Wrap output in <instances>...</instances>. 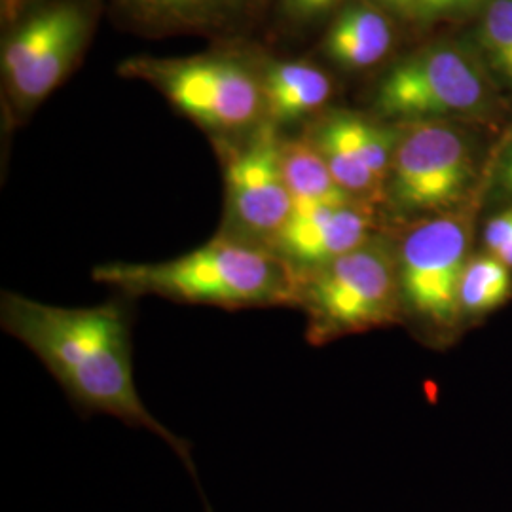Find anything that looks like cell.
I'll list each match as a JSON object with an SVG mask.
<instances>
[{
  "label": "cell",
  "mask_w": 512,
  "mask_h": 512,
  "mask_svg": "<svg viewBox=\"0 0 512 512\" xmlns=\"http://www.w3.org/2000/svg\"><path fill=\"white\" fill-rule=\"evenodd\" d=\"M486 0H414V18L421 21L456 18L482 8Z\"/></svg>",
  "instance_id": "18"
},
{
  "label": "cell",
  "mask_w": 512,
  "mask_h": 512,
  "mask_svg": "<svg viewBox=\"0 0 512 512\" xmlns=\"http://www.w3.org/2000/svg\"><path fill=\"white\" fill-rule=\"evenodd\" d=\"M473 205L412 224L395 247L403 325L431 348H448L465 332L459 283L471 258Z\"/></svg>",
  "instance_id": "4"
},
{
  "label": "cell",
  "mask_w": 512,
  "mask_h": 512,
  "mask_svg": "<svg viewBox=\"0 0 512 512\" xmlns=\"http://www.w3.org/2000/svg\"><path fill=\"white\" fill-rule=\"evenodd\" d=\"M120 73L152 84L184 116L219 135L256 129L268 120L262 74L236 55L135 57L120 65Z\"/></svg>",
  "instance_id": "7"
},
{
  "label": "cell",
  "mask_w": 512,
  "mask_h": 512,
  "mask_svg": "<svg viewBox=\"0 0 512 512\" xmlns=\"http://www.w3.org/2000/svg\"><path fill=\"white\" fill-rule=\"evenodd\" d=\"M283 173L293 203H344L353 198L334 181L310 139L283 143ZM359 202V200H357Z\"/></svg>",
  "instance_id": "16"
},
{
  "label": "cell",
  "mask_w": 512,
  "mask_h": 512,
  "mask_svg": "<svg viewBox=\"0 0 512 512\" xmlns=\"http://www.w3.org/2000/svg\"><path fill=\"white\" fill-rule=\"evenodd\" d=\"M401 128L385 202L408 217H433L469 205L478 179L475 137L459 122Z\"/></svg>",
  "instance_id": "8"
},
{
  "label": "cell",
  "mask_w": 512,
  "mask_h": 512,
  "mask_svg": "<svg viewBox=\"0 0 512 512\" xmlns=\"http://www.w3.org/2000/svg\"><path fill=\"white\" fill-rule=\"evenodd\" d=\"M512 298V270L490 253L469 258L459 283L463 329L480 325Z\"/></svg>",
  "instance_id": "15"
},
{
  "label": "cell",
  "mask_w": 512,
  "mask_h": 512,
  "mask_svg": "<svg viewBox=\"0 0 512 512\" xmlns=\"http://www.w3.org/2000/svg\"><path fill=\"white\" fill-rule=\"evenodd\" d=\"M378 2L401 16L414 18V0H378Z\"/></svg>",
  "instance_id": "23"
},
{
  "label": "cell",
  "mask_w": 512,
  "mask_h": 512,
  "mask_svg": "<svg viewBox=\"0 0 512 512\" xmlns=\"http://www.w3.org/2000/svg\"><path fill=\"white\" fill-rule=\"evenodd\" d=\"M340 2L342 0H285V8L298 21V19L317 18L329 12L330 8H334Z\"/></svg>",
  "instance_id": "21"
},
{
  "label": "cell",
  "mask_w": 512,
  "mask_h": 512,
  "mask_svg": "<svg viewBox=\"0 0 512 512\" xmlns=\"http://www.w3.org/2000/svg\"><path fill=\"white\" fill-rule=\"evenodd\" d=\"M482 57L458 42H437L395 63L374 93V109L397 126L490 122L501 101Z\"/></svg>",
  "instance_id": "5"
},
{
  "label": "cell",
  "mask_w": 512,
  "mask_h": 512,
  "mask_svg": "<svg viewBox=\"0 0 512 512\" xmlns=\"http://www.w3.org/2000/svg\"><path fill=\"white\" fill-rule=\"evenodd\" d=\"M512 239V205L499 211L492 219L486 222L484 232H482V243L484 249L495 255L499 253Z\"/></svg>",
  "instance_id": "20"
},
{
  "label": "cell",
  "mask_w": 512,
  "mask_h": 512,
  "mask_svg": "<svg viewBox=\"0 0 512 512\" xmlns=\"http://www.w3.org/2000/svg\"><path fill=\"white\" fill-rule=\"evenodd\" d=\"M476 42L495 82L512 93V0H486Z\"/></svg>",
  "instance_id": "17"
},
{
  "label": "cell",
  "mask_w": 512,
  "mask_h": 512,
  "mask_svg": "<svg viewBox=\"0 0 512 512\" xmlns=\"http://www.w3.org/2000/svg\"><path fill=\"white\" fill-rule=\"evenodd\" d=\"M495 258H499L507 268H511L512 270V239L499 251V253H495Z\"/></svg>",
  "instance_id": "24"
},
{
  "label": "cell",
  "mask_w": 512,
  "mask_h": 512,
  "mask_svg": "<svg viewBox=\"0 0 512 512\" xmlns=\"http://www.w3.org/2000/svg\"><path fill=\"white\" fill-rule=\"evenodd\" d=\"M101 0H44L8 27L2 82L12 116L23 120L73 73L99 21Z\"/></svg>",
  "instance_id": "6"
},
{
  "label": "cell",
  "mask_w": 512,
  "mask_h": 512,
  "mask_svg": "<svg viewBox=\"0 0 512 512\" xmlns=\"http://www.w3.org/2000/svg\"><path fill=\"white\" fill-rule=\"evenodd\" d=\"M296 308L306 315V340L315 348L403 325L395 247L370 238L346 255L298 274Z\"/></svg>",
  "instance_id": "3"
},
{
  "label": "cell",
  "mask_w": 512,
  "mask_h": 512,
  "mask_svg": "<svg viewBox=\"0 0 512 512\" xmlns=\"http://www.w3.org/2000/svg\"><path fill=\"white\" fill-rule=\"evenodd\" d=\"M283 141L264 120L226 167L228 222L241 241L272 251L291 217L293 198L283 173Z\"/></svg>",
  "instance_id": "9"
},
{
  "label": "cell",
  "mask_w": 512,
  "mask_h": 512,
  "mask_svg": "<svg viewBox=\"0 0 512 512\" xmlns=\"http://www.w3.org/2000/svg\"><path fill=\"white\" fill-rule=\"evenodd\" d=\"M266 118L291 124L323 109L332 95L329 74L308 61H268L262 67Z\"/></svg>",
  "instance_id": "13"
},
{
  "label": "cell",
  "mask_w": 512,
  "mask_h": 512,
  "mask_svg": "<svg viewBox=\"0 0 512 512\" xmlns=\"http://www.w3.org/2000/svg\"><path fill=\"white\" fill-rule=\"evenodd\" d=\"M40 2H44V0H0L4 27H12L16 21L23 18L27 12H31Z\"/></svg>",
  "instance_id": "22"
},
{
  "label": "cell",
  "mask_w": 512,
  "mask_h": 512,
  "mask_svg": "<svg viewBox=\"0 0 512 512\" xmlns=\"http://www.w3.org/2000/svg\"><path fill=\"white\" fill-rule=\"evenodd\" d=\"M93 279L129 298L160 296L222 310L296 306L298 293V272L291 264L264 247L234 238L213 239L165 262L101 264Z\"/></svg>",
  "instance_id": "2"
},
{
  "label": "cell",
  "mask_w": 512,
  "mask_h": 512,
  "mask_svg": "<svg viewBox=\"0 0 512 512\" xmlns=\"http://www.w3.org/2000/svg\"><path fill=\"white\" fill-rule=\"evenodd\" d=\"M256 0H112L118 14L145 33L222 29L247 14Z\"/></svg>",
  "instance_id": "12"
},
{
  "label": "cell",
  "mask_w": 512,
  "mask_h": 512,
  "mask_svg": "<svg viewBox=\"0 0 512 512\" xmlns=\"http://www.w3.org/2000/svg\"><path fill=\"white\" fill-rule=\"evenodd\" d=\"M393 46V27L382 10L370 4H348L334 18L323 42L325 54L351 71L368 69Z\"/></svg>",
  "instance_id": "14"
},
{
  "label": "cell",
  "mask_w": 512,
  "mask_h": 512,
  "mask_svg": "<svg viewBox=\"0 0 512 512\" xmlns=\"http://www.w3.org/2000/svg\"><path fill=\"white\" fill-rule=\"evenodd\" d=\"M86 308H63L4 291L0 325L37 355L82 418L112 416L160 437L202 492L192 444L167 429L139 395L133 370L129 296Z\"/></svg>",
  "instance_id": "1"
},
{
  "label": "cell",
  "mask_w": 512,
  "mask_h": 512,
  "mask_svg": "<svg viewBox=\"0 0 512 512\" xmlns=\"http://www.w3.org/2000/svg\"><path fill=\"white\" fill-rule=\"evenodd\" d=\"M397 128L361 114L332 112L313 131L311 145L329 165L334 181L359 202H385L387 179L399 141Z\"/></svg>",
  "instance_id": "10"
},
{
  "label": "cell",
  "mask_w": 512,
  "mask_h": 512,
  "mask_svg": "<svg viewBox=\"0 0 512 512\" xmlns=\"http://www.w3.org/2000/svg\"><path fill=\"white\" fill-rule=\"evenodd\" d=\"M372 226L370 203H293L272 253L304 274L363 245L370 239Z\"/></svg>",
  "instance_id": "11"
},
{
  "label": "cell",
  "mask_w": 512,
  "mask_h": 512,
  "mask_svg": "<svg viewBox=\"0 0 512 512\" xmlns=\"http://www.w3.org/2000/svg\"><path fill=\"white\" fill-rule=\"evenodd\" d=\"M490 181H492L488 186L490 198L507 207L512 205V131L505 147L501 148V152L495 158Z\"/></svg>",
  "instance_id": "19"
}]
</instances>
